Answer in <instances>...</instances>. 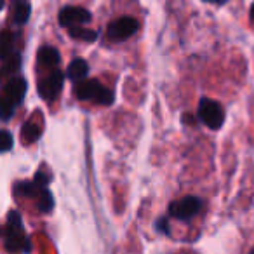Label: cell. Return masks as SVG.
<instances>
[{"mask_svg": "<svg viewBox=\"0 0 254 254\" xmlns=\"http://www.w3.org/2000/svg\"><path fill=\"white\" fill-rule=\"evenodd\" d=\"M26 89H28V85L23 77H14L4 87V99H2V120L4 122L11 119L14 110L23 103Z\"/></svg>", "mask_w": 254, "mask_h": 254, "instance_id": "obj_2", "label": "cell"}, {"mask_svg": "<svg viewBox=\"0 0 254 254\" xmlns=\"http://www.w3.org/2000/svg\"><path fill=\"white\" fill-rule=\"evenodd\" d=\"M14 242L11 254H21L28 253L30 249V240L25 237V226H23V219L18 211H11L7 218V226H5V247L11 246Z\"/></svg>", "mask_w": 254, "mask_h": 254, "instance_id": "obj_3", "label": "cell"}, {"mask_svg": "<svg viewBox=\"0 0 254 254\" xmlns=\"http://www.w3.org/2000/svg\"><path fill=\"white\" fill-rule=\"evenodd\" d=\"M204 2H211V4H225L226 0H204Z\"/></svg>", "mask_w": 254, "mask_h": 254, "instance_id": "obj_18", "label": "cell"}, {"mask_svg": "<svg viewBox=\"0 0 254 254\" xmlns=\"http://www.w3.org/2000/svg\"><path fill=\"white\" fill-rule=\"evenodd\" d=\"M249 14H251V18H253V21H254V4L251 5V11H249Z\"/></svg>", "mask_w": 254, "mask_h": 254, "instance_id": "obj_19", "label": "cell"}, {"mask_svg": "<svg viewBox=\"0 0 254 254\" xmlns=\"http://www.w3.org/2000/svg\"><path fill=\"white\" fill-rule=\"evenodd\" d=\"M71 39L75 40H84V42H94L98 39V32L96 30H87L84 26H77V28H70L68 30Z\"/></svg>", "mask_w": 254, "mask_h": 254, "instance_id": "obj_13", "label": "cell"}, {"mask_svg": "<svg viewBox=\"0 0 254 254\" xmlns=\"http://www.w3.org/2000/svg\"><path fill=\"white\" fill-rule=\"evenodd\" d=\"M32 14V5L28 0H12V12L11 18L16 26H25Z\"/></svg>", "mask_w": 254, "mask_h": 254, "instance_id": "obj_10", "label": "cell"}, {"mask_svg": "<svg viewBox=\"0 0 254 254\" xmlns=\"http://www.w3.org/2000/svg\"><path fill=\"white\" fill-rule=\"evenodd\" d=\"M60 51L53 46H42L39 49V64L46 68H56L60 64Z\"/></svg>", "mask_w": 254, "mask_h": 254, "instance_id": "obj_12", "label": "cell"}, {"mask_svg": "<svg viewBox=\"0 0 254 254\" xmlns=\"http://www.w3.org/2000/svg\"><path fill=\"white\" fill-rule=\"evenodd\" d=\"M89 75V63L84 60V58H75L71 60L70 66L66 70V77L70 78L73 84H78V82L85 80Z\"/></svg>", "mask_w": 254, "mask_h": 254, "instance_id": "obj_11", "label": "cell"}, {"mask_svg": "<svg viewBox=\"0 0 254 254\" xmlns=\"http://www.w3.org/2000/svg\"><path fill=\"white\" fill-rule=\"evenodd\" d=\"M249 254H254V247H253V249H251V253Z\"/></svg>", "mask_w": 254, "mask_h": 254, "instance_id": "obj_20", "label": "cell"}, {"mask_svg": "<svg viewBox=\"0 0 254 254\" xmlns=\"http://www.w3.org/2000/svg\"><path fill=\"white\" fill-rule=\"evenodd\" d=\"M40 132H42V129L39 126H33V124H25L23 126V139H25V143H35L39 139Z\"/></svg>", "mask_w": 254, "mask_h": 254, "instance_id": "obj_15", "label": "cell"}, {"mask_svg": "<svg viewBox=\"0 0 254 254\" xmlns=\"http://www.w3.org/2000/svg\"><path fill=\"white\" fill-rule=\"evenodd\" d=\"M198 120H200L204 126H207L209 129L216 131L223 126L225 122V110L219 105L218 101L209 98H202L198 101V110H197Z\"/></svg>", "mask_w": 254, "mask_h": 254, "instance_id": "obj_5", "label": "cell"}, {"mask_svg": "<svg viewBox=\"0 0 254 254\" xmlns=\"http://www.w3.org/2000/svg\"><path fill=\"white\" fill-rule=\"evenodd\" d=\"M47 181H49V176H46L44 171H39L33 181H19V183L14 185L12 190H14V193L19 195V197L39 198V195L47 188Z\"/></svg>", "mask_w": 254, "mask_h": 254, "instance_id": "obj_9", "label": "cell"}, {"mask_svg": "<svg viewBox=\"0 0 254 254\" xmlns=\"http://www.w3.org/2000/svg\"><path fill=\"white\" fill-rule=\"evenodd\" d=\"M91 19H92L91 12L84 7H77V5H66V7L61 9L60 16H58L60 25L66 30L84 26L87 23H91Z\"/></svg>", "mask_w": 254, "mask_h": 254, "instance_id": "obj_7", "label": "cell"}, {"mask_svg": "<svg viewBox=\"0 0 254 254\" xmlns=\"http://www.w3.org/2000/svg\"><path fill=\"white\" fill-rule=\"evenodd\" d=\"M202 207H204V202L200 198L195 195H187L180 200L171 202L167 207V214L174 219H180V221H190L202 211Z\"/></svg>", "mask_w": 254, "mask_h": 254, "instance_id": "obj_4", "label": "cell"}, {"mask_svg": "<svg viewBox=\"0 0 254 254\" xmlns=\"http://www.w3.org/2000/svg\"><path fill=\"white\" fill-rule=\"evenodd\" d=\"M64 75L63 71H60L58 68H53L49 71V75L42 77L39 80V94L42 99H46L47 103H51L63 89Z\"/></svg>", "mask_w": 254, "mask_h": 254, "instance_id": "obj_8", "label": "cell"}, {"mask_svg": "<svg viewBox=\"0 0 254 254\" xmlns=\"http://www.w3.org/2000/svg\"><path fill=\"white\" fill-rule=\"evenodd\" d=\"M37 207H39L40 212H51L54 207V198H53V193H51L49 188H46V190L42 191V193L39 195V198H37Z\"/></svg>", "mask_w": 254, "mask_h": 254, "instance_id": "obj_14", "label": "cell"}, {"mask_svg": "<svg viewBox=\"0 0 254 254\" xmlns=\"http://www.w3.org/2000/svg\"><path fill=\"white\" fill-rule=\"evenodd\" d=\"M138 19L132 16H120V18L113 19L106 28V39L113 44L124 42V40L131 39L136 32H138Z\"/></svg>", "mask_w": 254, "mask_h": 254, "instance_id": "obj_6", "label": "cell"}, {"mask_svg": "<svg viewBox=\"0 0 254 254\" xmlns=\"http://www.w3.org/2000/svg\"><path fill=\"white\" fill-rule=\"evenodd\" d=\"M153 228H155L159 233H162V235H171V228H169V221H167V216H160V218H157Z\"/></svg>", "mask_w": 254, "mask_h": 254, "instance_id": "obj_16", "label": "cell"}, {"mask_svg": "<svg viewBox=\"0 0 254 254\" xmlns=\"http://www.w3.org/2000/svg\"><path fill=\"white\" fill-rule=\"evenodd\" d=\"M75 96L80 101H92L103 106H110L115 101V92L92 78H85V80L75 84Z\"/></svg>", "mask_w": 254, "mask_h": 254, "instance_id": "obj_1", "label": "cell"}, {"mask_svg": "<svg viewBox=\"0 0 254 254\" xmlns=\"http://www.w3.org/2000/svg\"><path fill=\"white\" fill-rule=\"evenodd\" d=\"M11 148H12V134L7 129H4V131H2V152L5 153Z\"/></svg>", "mask_w": 254, "mask_h": 254, "instance_id": "obj_17", "label": "cell"}]
</instances>
